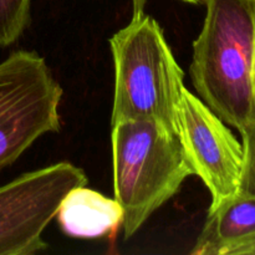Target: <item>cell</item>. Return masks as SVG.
Returning <instances> with one entry per match:
<instances>
[{"label": "cell", "instance_id": "8992f818", "mask_svg": "<svg viewBox=\"0 0 255 255\" xmlns=\"http://www.w3.org/2000/svg\"><path fill=\"white\" fill-rule=\"evenodd\" d=\"M176 132L192 172L211 193V207L239 191L243 146L226 122L187 87L177 109Z\"/></svg>", "mask_w": 255, "mask_h": 255}, {"label": "cell", "instance_id": "52a82bcc", "mask_svg": "<svg viewBox=\"0 0 255 255\" xmlns=\"http://www.w3.org/2000/svg\"><path fill=\"white\" fill-rule=\"evenodd\" d=\"M192 255H255V194L238 191L209 207Z\"/></svg>", "mask_w": 255, "mask_h": 255}, {"label": "cell", "instance_id": "9c48e42d", "mask_svg": "<svg viewBox=\"0 0 255 255\" xmlns=\"http://www.w3.org/2000/svg\"><path fill=\"white\" fill-rule=\"evenodd\" d=\"M31 0H0V47H7L21 37L30 25Z\"/></svg>", "mask_w": 255, "mask_h": 255}, {"label": "cell", "instance_id": "8fae6325", "mask_svg": "<svg viewBox=\"0 0 255 255\" xmlns=\"http://www.w3.org/2000/svg\"><path fill=\"white\" fill-rule=\"evenodd\" d=\"M188 4H201L202 0H182ZM147 0H132V7H133V12H141L144 11V5H146Z\"/></svg>", "mask_w": 255, "mask_h": 255}, {"label": "cell", "instance_id": "3957f363", "mask_svg": "<svg viewBox=\"0 0 255 255\" xmlns=\"http://www.w3.org/2000/svg\"><path fill=\"white\" fill-rule=\"evenodd\" d=\"M111 128L115 199L129 239L193 172L177 133L157 122L126 120Z\"/></svg>", "mask_w": 255, "mask_h": 255}, {"label": "cell", "instance_id": "5b68a950", "mask_svg": "<svg viewBox=\"0 0 255 255\" xmlns=\"http://www.w3.org/2000/svg\"><path fill=\"white\" fill-rule=\"evenodd\" d=\"M87 182L84 169L59 162L0 187V255H31L47 249L42 233L62 199Z\"/></svg>", "mask_w": 255, "mask_h": 255}, {"label": "cell", "instance_id": "ba28073f", "mask_svg": "<svg viewBox=\"0 0 255 255\" xmlns=\"http://www.w3.org/2000/svg\"><path fill=\"white\" fill-rule=\"evenodd\" d=\"M56 217L66 236L95 239L119 231L124 223V209L115 198L81 186L64 197Z\"/></svg>", "mask_w": 255, "mask_h": 255}, {"label": "cell", "instance_id": "7c38bea8", "mask_svg": "<svg viewBox=\"0 0 255 255\" xmlns=\"http://www.w3.org/2000/svg\"><path fill=\"white\" fill-rule=\"evenodd\" d=\"M254 2V17H255V0ZM253 122H255V54H254V109H253Z\"/></svg>", "mask_w": 255, "mask_h": 255}, {"label": "cell", "instance_id": "7a4b0ae2", "mask_svg": "<svg viewBox=\"0 0 255 255\" xmlns=\"http://www.w3.org/2000/svg\"><path fill=\"white\" fill-rule=\"evenodd\" d=\"M115 67L111 125L146 120L176 132V117L184 86V72L177 62L161 25L144 11L110 39Z\"/></svg>", "mask_w": 255, "mask_h": 255}, {"label": "cell", "instance_id": "30bf717a", "mask_svg": "<svg viewBox=\"0 0 255 255\" xmlns=\"http://www.w3.org/2000/svg\"><path fill=\"white\" fill-rule=\"evenodd\" d=\"M241 134L244 161L239 191L255 194V122L244 127Z\"/></svg>", "mask_w": 255, "mask_h": 255}, {"label": "cell", "instance_id": "277c9868", "mask_svg": "<svg viewBox=\"0 0 255 255\" xmlns=\"http://www.w3.org/2000/svg\"><path fill=\"white\" fill-rule=\"evenodd\" d=\"M62 87L35 51L17 50L0 62V171L37 138L61 128Z\"/></svg>", "mask_w": 255, "mask_h": 255}, {"label": "cell", "instance_id": "6da1fadb", "mask_svg": "<svg viewBox=\"0 0 255 255\" xmlns=\"http://www.w3.org/2000/svg\"><path fill=\"white\" fill-rule=\"evenodd\" d=\"M189 74L199 99L239 132L253 122V0H206Z\"/></svg>", "mask_w": 255, "mask_h": 255}]
</instances>
